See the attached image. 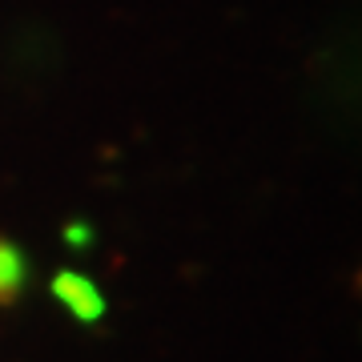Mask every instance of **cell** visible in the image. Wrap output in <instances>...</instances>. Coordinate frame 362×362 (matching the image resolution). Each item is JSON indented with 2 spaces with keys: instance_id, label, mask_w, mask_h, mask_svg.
Returning <instances> with one entry per match:
<instances>
[{
  "instance_id": "6da1fadb",
  "label": "cell",
  "mask_w": 362,
  "mask_h": 362,
  "mask_svg": "<svg viewBox=\"0 0 362 362\" xmlns=\"http://www.w3.org/2000/svg\"><path fill=\"white\" fill-rule=\"evenodd\" d=\"M52 290H57V298H61V302H65L77 318H101V294L93 290L89 278H81V274L65 270V274H57Z\"/></svg>"
},
{
  "instance_id": "7a4b0ae2",
  "label": "cell",
  "mask_w": 362,
  "mask_h": 362,
  "mask_svg": "<svg viewBox=\"0 0 362 362\" xmlns=\"http://www.w3.org/2000/svg\"><path fill=\"white\" fill-rule=\"evenodd\" d=\"M21 282V254L8 242H0V294H8Z\"/></svg>"
}]
</instances>
